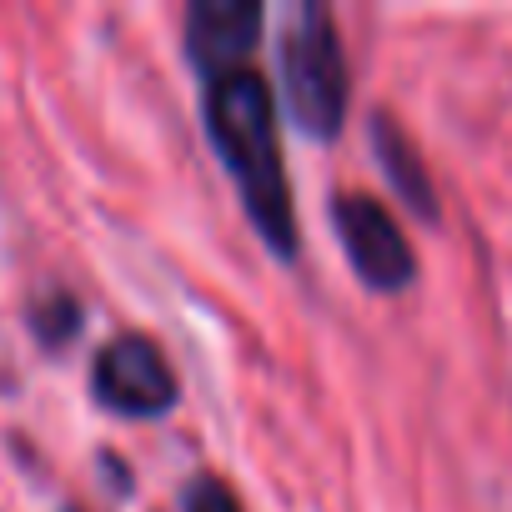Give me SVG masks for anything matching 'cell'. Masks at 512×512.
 <instances>
[{
	"label": "cell",
	"mask_w": 512,
	"mask_h": 512,
	"mask_svg": "<svg viewBox=\"0 0 512 512\" xmlns=\"http://www.w3.org/2000/svg\"><path fill=\"white\" fill-rule=\"evenodd\" d=\"M332 226H337V236H342L347 262L357 267V277H362L372 292H402V287H412L417 256H412L402 226L392 221V211H387L377 196L342 191V196L332 201Z\"/></svg>",
	"instance_id": "obj_3"
},
{
	"label": "cell",
	"mask_w": 512,
	"mask_h": 512,
	"mask_svg": "<svg viewBox=\"0 0 512 512\" xmlns=\"http://www.w3.org/2000/svg\"><path fill=\"white\" fill-rule=\"evenodd\" d=\"M372 141H377V156H382V171H387L392 191H397L417 216H437V191H432V181H427V171H422L412 141L402 136V126H397L392 116H377V121H372Z\"/></svg>",
	"instance_id": "obj_6"
},
{
	"label": "cell",
	"mask_w": 512,
	"mask_h": 512,
	"mask_svg": "<svg viewBox=\"0 0 512 512\" xmlns=\"http://www.w3.org/2000/svg\"><path fill=\"white\" fill-rule=\"evenodd\" d=\"M76 317H81V307H76L66 292H51V302L36 307V332H41V342L61 347L66 337H76V327H81Z\"/></svg>",
	"instance_id": "obj_7"
},
{
	"label": "cell",
	"mask_w": 512,
	"mask_h": 512,
	"mask_svg": "<svg viewBox=\"0 0 512 512\" xmlns=\"http://www.w3.org/2000/svg\"><path fill=\"white\" fill-rule=\"evenodd\" d=\"M91 387L101 397V407L121 412V417H156L176 407V372L161 357V347L151 337H116L96 352L91 367Z\"/></svg>",
	"instance_id": "obj_4"
},
{
	"label": "cell",
	"mask_w": 512,
	"mask_h": 512,
	"mask_svg": "<svg viewBox=\"0 0 512 512\" xmlns=\"http://www.w3.org/2000/svg\"><path fill=\"white\" fill-rule=\"evenodd\" d=\"M186 512H241V502L221 477H196L186 487Z\"/></svg>",
	"instance_id": "obj_8"
},
{
	"label": "cell",
	"mask_w": 512,
	"mask_h": 512,
	"mask_svg": "<svg viewBox=\"0 0 512 512\" xmlns=\"http://www.w3.org/2000/svg\"><path fill=\"white\" fill-rule=\"evenodd\" d=\"M282 86L297 126L307 136H337L347 121V61L332 26V11L317 0L287 16L282 26Z\"/></svg>",
	"instance_id": "obj_2"
},
{
	"label": "cell",
	"mask_w": 512,
	"mask_h": 512,
	"mask_svg": "<svg viewBox=\"0 0 512 512\" xmlns=\"http://www.w3.org/2000/svg\"><path fill=\"white\" fill-rule=\"evenodd\" d=\"M206 126H211V141H216L226 171L241 186L246 216L256 221L262 241L277 256H292L297 251V211H292V186H287V166H282L272 86L246 66L231 76H216L206 91Z\"/></svg>",
	"instance_id": "obj_1"
},
{
	"label": "cell",
	"mask_w": 512,
	"mask_h": 512,
	"mask_svg": "<svg viewBox=\"0 0 512 512\" xmlns=\"http://www.w3.org/2000/svg\"><path fill=\"white\" fill-rule=\"evenodd\" d=\"M267 11L256 0H196L186 11V56L216 81L241 71V61L262 41Z\"/></svg>",
	"instance_id": "obj_5"
},
{
	"label": "cell",
	"mask_w": 512,
	"mask_h": 512,
	"mask_svg": "<svg viewBox=\"0 0 512 512\" xmlns=\"http://www.w3.org/2000/svg\"><path fill=\"white\" fill-rule=\"evenodd\" d=\"M66 512H76V507H66Z\"/></svg>",
	"instance_id": "obj_9"
}]
</instances>
